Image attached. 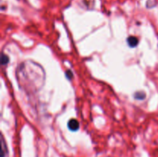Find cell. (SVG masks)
I'll list each match as a JSON object with an SVG mask.
<instances>
[{
    "mask_svg": "<svg viewBox=\"0 0 158 157\" xmlns=\"http://www.w3.org/2000/svg\"><path fill=\"white\" fill-rule=\"evenodd\" d=\"M16 78L19 87L26 93L32 94L43 87L46 75L40 65L32 61H26L18 66Z\"/></svg>",
    "mask_w": 158,
    "mask_h": 157,
    "instance_id": "obj_1",
    "label": "cell"
},
{
    "mask_svg": "<svg viewBox=\"0 0 158 157\" xmlns=\"http://www.w3.org/2000/svg\"><path fill=\"white\" fill-rule=\"evenodd\" d=\"M68 128L71 131H77L80 128V124H79L78 121L77 119H72L68 122Z\"/></svg>",
    "mask_w": 158,
    "mask_h": 157,
    "instance_id": "obj_2",
    "label": "cell"
},
{
    "mask_svg": "<svg viewBox=\"0 0 158 157\" xmlns=\"http://www.w3.org/2000/svg\"><path fill=\"white\" fill-rule=\"evenodd\" d=\"M127 43H128V46H131V48H134L136 47V46L138 45V38L135 36H130L127 38Z\"/></svg>",
    "mask_w": 158,
    "mask_h": 157,
    "instance_id": "obj_3",
    "label": "cell"
},
{
    "mask_svg": "<svg viewBox=\"0 0 158 157\" xmlns=\"http://www.w3.org/2000/svg\"><path fill=\"white\" fill-rule=\"evenodd\" d=\"M1 145H2L1 157H6V154H7V147H6V143H5L4 138H3L2 135Z\"/></svg>",
    "mask_w": 158,
    "mask_h": 157,
    "instance_id": "obj_4",
    "label": "cell"
},
{
    "mask_svg": "<svg viewBox=\"0 0 158 157\" xmlns=\"http://www.w3.org/2000/svg\"><path fill=\"white\" fill-rule=\"evenodd\" d=\"M134 97H135V99H139V100H141V99H144L145 97H146V94H145V92H136L135 95H134Z\"/></svg>",
    "mask_w": 158,
    "mask_h": 157,
    "instance_id": "obj_5",
    "label": "cell"
},
{
    "mask_svg": "<svg viewBox=\"0 0 158 157\" xmlns=\"http://www.w3.org/2000/svg\"><path fill=\"white\" fill-rule=\"evenodd\" d=\"M1 60H2V65H6L8 62H9V58L8 55H5V54H2V56H1Z\"/></svg>",
    "mask_w": 158,
    "mask_h": 157,
    "instance_id": "obj_6",
    "label": "cell"
},
{
    "mask_svg": "<svg viewBox=\"0 0 158 157\" xmlns=\"http://www.w3.org/2000/svg\"><path fill=\"white\" fill-rule=\"evenodd\" d=\"M66 75H67V77L69 78V79L73 77V74L70 71H67V72H66Z\"/></svg>",
    "mask_w": 158,
    "mask_h": 157,
    "instance_id": "obj_7",
    "label": "cell"
}]
</instances>
